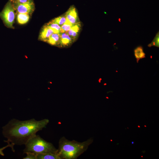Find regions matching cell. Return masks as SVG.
<instances>
[{
    "instance_id": "11",
    "label": "cell",
    "mask_w": 159,
    "mask_h": 159,
    "mask_svg": "<svg viewBox=\"0 0 159 159\" xmlns=\"http://www.w3.org/2000/svg\"><path fill=\"white\" fill-rule=\"evenodd\" d=\"M37 159H61L57 153H47L37 155Z\"/></svg>"
},
{
    "instance_id": "18",
    "label": "cell",
    "mask_w": 159,
    "mask_h": 159,
    "mask_svg": "<svg viewBox=\"0 0 159 159\" xmlns=\"http://www.w3.org/2000/svg\"><path fill=\"white\" fill-rule=\"evenodd\" d=\"M7 145L6 146L0 148V155L2 156H4V155L3 151L7 148L10 147L11 148L13 151H14L13 147L14 145L9 143H7Z\"/></svg>"
},
{
    "instance_id": "19",
    "label": "cell",
    "mask_w": 159,
    "mask_h": 159,
    "mask_svg": "<svg viewBox=\"0 0 159 159\" xmlns=\"http://www.w3.org/2000/svg\"><path fill=\"white\" fill-rule=\"evenodd\" d=\"M25 153L26 154L25 157L24 158V159H37V154L30 152H26Z\"/></svg>"
},
{
    "instance_id": "8",
    "label": "cell",
    "mask_w": 159,
    "mask_h": 159,
    "mask_svg": "<svg viewBox=\"0 0 159 159\" xmlns=\"http://www.w3.org/2000/svg\"><path fill=\"white\" fill-rule=\"evenodd\" d=\"M60 34V39L59 46L61 47H68L72 44V39L66 32Z\"/></svg>"
},
{
    "instance_id": "6",
    "label": "cell",
    "mask_w": 159,
    "mask_h": 159,
    "mask_svg": "<svg viewBox=\"0 0 159 159\" xmlns=\"http://www.w3.org/2000/svg\"><path fill=\"white\" fill-rule=\"evenodd\" d=\"M65 16L67 20L73 25L78 23L77 11L74 6H72L66 12Z\"/></svg>"
},
{
    "instance_id": "2",
    "label": "cell",
    "mask_w": 159,
    "mask_h": 159,
    "mask_svg": "<svg viewBox=\"0 0 159 159\" xmlns=\"http://www.w3.org/2000/svg\"><path fill=\"white\" fill-rule=\"evenodd\" d=\"M92 142V138L80 142L69 140L63 136L59 140L57 153L61 159H76L87 150Z\"/></svg>"
},
{
    "instance_id": "17",
    "label": "cell",
    "mask_w": 159,
    "mask_h": 159,
    "mask_svg": "<svg viewBox=\"0 0 159 159\" xmlns=\"http://www.w3.org/2000/svg\"><path fill=\"white\" fill-rule=\"evenodd\" d=\"M148 46L151 47L152 46L159 47V32L157 33L154 39L151 43L148 45Z\"/></svg>"
},
{
    "instance_id": "21",
    "label": "cell",
    "mask_w": 159,
    "mask_h": 159,
    "mask_svg": "<svg viewBox=\"0 0 159 159\" xmlns=\"http://www.w3.org/2000/svg\"><path fill=\"white\" fill-rule=\"evenodd\" d=\"M134 143V142H132V144H133Z\"/></svg>"
},
{
    "instance_id": "10",
    "label": "cell",
    "mask_w": 159,
    "mask_h": 159,
    "mask_svg": "<svg viewBox=\"0 0 159 159\" xmlns=\"http://www.w3.org/2000/svg\"><path fill=\"white\" fill-rule=\"evenodd\" d=\"M60 39V34L53 33L49 37L46 42L53 46H59Z\"/></svg>"
},
{
    "instance_id": "15",
    "label": "cell",
    "mask_w": 159,
    "mask_h": 159,
    "mask_svg": "<svg viewBox=\"0 0 159 159\" xmlns=\"http://www.w3.org/2000/svg\"><path fill=\"white\" fill-rule=\"evenodd\" d=\"M66 21L67 19L65 16H61L54 18L51 21L61 26L66 22Z\"/></svg>"
},
{
    "instance_id": "12",
    "label": "cell",
    "mask_w": 159,
    "mask_h": 159,
    "mask_svg": "<svg viewBox=\"0 0 159 159\" xmlns=\"http://www.w3.org/2000/svg\"><path fill=\"white\" fill-rule=\"evenodd\" d=\"M134 54L137 63L140 59L145 57V54L141 46H138L134 49Z\"/></svg>"
},
{
    "instance_id": "5",
    "label": "cell",
    "mask_w": 159,
    "mask_h": 159,
    "mask_svg": "<svg viewBox=\"0 0 159 159\" xmlns=\"http://www.w3.org/2000/svg\"><path fill=\"white\" fill-rule=\"evenodd\" d=\"M11 2L15 10L17 13L26 14L29 15L34 11L35 4L33 0H31L23 3Z\"/></svg>"
},
{
    "instance_id": "14",
    "label": "cell",
    "mask_w": 159,
    "mask_h": 159,
    "mask_svg": "<svg viewBox=\"0 0 159 159\" xmlns=\"http://www.w3.org/2000/svg\"><path fill=\"white\" fill-rule=\"evenodd\" d=\"M47 25L53 30L54 33H61V26L58 24L51 21L47 23Z\"/></svg>"
},
{
    "instance_id": "3",
    "label": "cell",
    "mask_w": 159,
    "mask_h": 159,
    "mask_svg": "<svg viewBox=\"0 0 159 159\" xmlns=\"http://www.w3.org/2000/svg\"><path fill=\"white\" fill-rule=\"evenodd\" d=\"M24 153L30 152L37 155L47 153H57V149L52 143L36 135L25 145Z\"/></svg>"
},
{
    "instance_id": "20",
    "label": "cell",
    "mask_w": 159,
    "mask_h": 159,
    "mask_svg": "<svg viewBox=\"0 0 159 159\" xmlns=\"http://www.w3.org/2000/svg\"><path fill=\"white\" fill-rule=\"evenodd\" d=\"M13 2L23 3L27 2L31 0H10Z\"/></svg>"
},
{
    "instance_id": "7",
    "label": "cell",
    "mask_w": 159,
    "mask_h": 159,
    "mask_svg": "<svg viewBox=\"0 0 159 159\" xmlns=\"http://www.w3.org/2000/svg\"><path fill=\"white\" fill-rule=\"evenodd\" d=\"M54 33L53 30L47 24L42 28L39 36V40L47 42L49 37L53 34Z\"/></svg>"
},
{
    "instance_id": "16",
    "label": "cell",
    "mask_w": 159,
    "mask_h": 159,
    "mask_svg": "<svg viewBox=\"0 0 159 159\" xmlns=\"http://www.w3.org/2000/svg\"><path fill=\"white\" fill-rule=\"evenodd\" d=\"M73 25L67 20L66 22L61 26V33L65 32H67L70 29Z\"/></svg>"
},
{
    "instance_id": "22",
    "label": "cell",
    "mask_w": 159,
    "mask_h": 159,
    "mask_svg": "<svg viewBox=\"0 0 159 159\" xmlns=\"http://www.w3.org/2000/svg\"><path fill=\"white\" fill-rule=\"evenodd\" d=\"M138 127H140V126H138Z\"/></svg>"
},
{
    "instance_id": "13",
    "label": "cell",
    "mask_w": 159,
    "mask_h": 159,
    "mask_svg": "<svg viewBox=\"0 0 159 159\" xmlns=\"http://www.w3.org/2000/svg\"><path fill=\"white\" fill-rule=\"evenodd\" d=\"M29 15L26 14L18 13L17 15V21L20 24H23L27 23L29 20Z\"/></svg>"
},
{
    "instance_id": "4",
    "label": "cell",
    "mask_w": 159,
    "mask_h": 159,
    "mask_svg": "<svg viewBox=\"0 0 159 159\" xmlns=\"http://www.w3.org/2000/svg\"><path fill=\"white\" fill-rule=\"evenodd\" d=\"M15 11L11 1L9 0L0 12V18L5 26L8 28H14L13 25L15 17Z\"/></svg>"
},
{
    "instance_id": "9",
    "label": "cell",
    "mask_w": 159,
    "mask_h": 159,
    "mask_svg": "<svg viewBox=\"0 0 159 159\" xmlns=\"http://www.w3.org/2000/svg\"><path fill=\"white\" fill-rule=\"evenodd\" d=\"M79 23L74 25L67 32L69 36L73 39H75L77 37L80 29Z\"/></svg>"
},
{
    "instance_id": "1",
    "label": "cell",
    "mask_w": 159,
    "mask_h": 159,
    "mask_svg": "<svg viewBox=\"0 0 159 159\" xmlns=\"http://www.w3.org/2000/svg\"><path fill=\"white\" fill-rule=\"evenodd\" d=\"M49 122L47 119L37 120L33 118L24 121L13 119L3 127L2 133L7 139L6 142L14 145H25Z\"/></svg>"
}]
</instances>
